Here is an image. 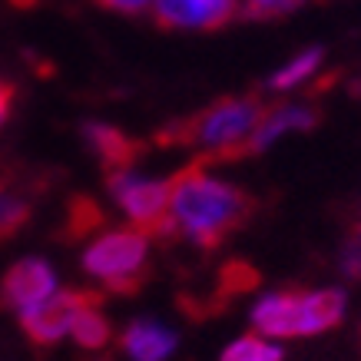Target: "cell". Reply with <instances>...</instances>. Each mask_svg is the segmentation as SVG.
<instances>
[{"label": "cell", "instance_id": "1", "mask_svg": "<svg viewBox=\"0 0 361 361\" xmlns=\"http://www.w3.org/2000/svg\"><path fill=\"white\" fill-rule=\"evenodd\" d=\"M245 212H249V196L229 176L209 166H189L169 179L163 229L189 245L212 249L245 219Z\"/></svg>", "mask_w": 361, "mask_h": 361}, {"label": "cell", "instance_id": "2", "mask_svg": "<svg viewBox=\"0 0 361 361\" xmlns=\"http://www.w3.org/2000/svg\"><path fill=\"white\" fill-rule=\"evenodd\" d=\"M348 312V295L335 285L322 288H275L255 298L249 318L252 329L275 341L318 338L325 331L338 329Z\"/></svg>", "mask_w": 361, "mask_h": 361}, {"label": "cell", "instance_id": "3", "mask_svg": "<svg viewBox=\"0 0 361 361\" xmlns=\"http://www.w3.org/2000/svg\"><path fill=\"white\" fill-rule=\"evenodd\" d=\"M153 255V239L130 222L90 232L80 252V269L103 292H130L142 282Z\"/></svg>", "mask_w": 361, "mask_h": 361}, {"label": "cell", "instance_id": "4", "mask_svg": "<svg viewBox=\"0 0 361 361\" xmlns=\"http://www.w3.org/2000/svg\"><path fill=\"white\" fill-rule=\"evenodd\" d=\"M262 103L255 97H226L199 113L189 123L186 140L202 156H235L252 146Z\"/></svg>", "mask_w": 361, "mask_h": 361}, {"label": "cell", "instance_id": "5", "mask_svg": "<svg viewBox=\"0 0 361 361\" xmlns=\"http://www.w3.org/2000/svg\"><path fill=\"white\" fill-rule=\"evenodd\" d=\"M106 192H110L113 209L136 229H163L166 206H169V179L156 173H146L140 166L120 163L110 169L106 179Z\"/></svg>", "mask_w": 361, "mask_h": 361}, {"label": "cell", "instance_id": "6", "mask_svg": "<svg viewBox=\"0 0 361 361\" xmlns=\"http://www.w3.org/2000/svg\"><path fill=\"white\" fill-rule=\"evenodd\" d=\"M66 285L60 279V272L54 269L50 259L44 255H23L7 269L4 285H0V295L4 305L13 312L17 322H30L33 315H40L50 302H54Z\"/></svg>", "mask_w": 361, "mask_h": 361}, {"label": "cell", "instance_id": "7", "mask_svg": "<svg viewBox=\"0 0 361 361\" xmlns=\"http://www.w3.org/2000/svg\"><path fill=\"white\" fill-rule=\"evenodd\" d=\"M156 20L169 30H216L239 13L235 0H153Z\"/></svg>", "mask_w": 361, "mask_h": 361}, {"label": "cell", "instance_id": "8", "mask_svg": "<svg viewBox=\"0 0 361 361\" xmlns=\"http://www.w3.org/2000/svg\"><path fill=\"white\" fill-rule=\"evenodd\" d=\"M120 351L126 361H173L179 351V331L163 318H133L120 331Z\"/></svg>", "mask_w": 361, "mask_h": 361}, {"label": "cell", "instance_id": "9", "mask_svg": "<svg viewBox=\"0 0 361 361\" xmlns=\"http://www.w3.org/2000/svg\"><path fill=\"white\" fill-rule=\"evenodd\" d=\"M315 120H318L315 106L305 103V99H285V103H275L269 110L262 106V116H259V126H255V136H252L249 149H255V153L272 149L275 142L288 140L295 133L312 130Z\"/></svg>", "mask_w": 361, "mask_h": 361}, {"label": "cell", "instance_id": "10", "mask_svg": "<svg viewBox=\"0 0 361 361\" xmlns=\"http://www.w3.org/2000/svg\"><path fill=\"white\" fill-rule=\"evenodd\" d=\"M80 298H83L80 292L63 288V292H60L40 315H33L30 322H23L20 329L27 331L37 345H56V341H66V335H70V322H73V312H77Z\"/></svg>", "mask_w": 361, "mask_h": 361}, {"label": "cell", "instance_id": "11", "mask_svg": "<svg viewBox=\"0 0 361 361\" xmlns=\"http://www.w3.org/2000/svg\"><path fill=\"white\" fill-rule=\"evenodd\" d=\"M322 70H325V50L322 47H305L295 56H288L282 66H275L265 87L272 93H279V97H292L298 90L312 87Z\"/></svg>", "mask_w": 361, "mask_h": 361}, {"label": "cell", "instance_id": "12", "mask_svg": "<svg viewBox=\"0 0 361 361\" xmlns=\"http://www.w3.org/2000/svg\"><path fill=\"white\" fill-rule=\"evenodd\" d=\"M66 338L73 341V345H80L83 351H103L113 338L106 312H103L93 298L83 295L77 312H73V322H70V335H66Z\"/></svg>", "mask_w": 361, "mask_h": 361}, {"label": "cell", "instance_id": "13", "mask_svg": "<svg viewBox=\"0 0 361 361\" xmlns=\"http://www.w3.org/2000/svg\"><path fill=\"white\" fill-rule=\"evenodd\" d=\"M83 142H87L103 163H110V166L130 163V156H133V142L126 140V133L110 126V123H103V120L83 123Z\"/></svg>", "mask_w": 361, "mask_h": 361}, {"label": "cell", "instance_id": "14", "mask_svg": "<svg viewBox=\"0 0 361 361\" xmlns=\"http://www.w3.org/2000/svg\"><path fill=\"white\" fill-rule=\"evenodd\" d=\"M219 361H285V348L282 341L252 329L245 335H239V338H232L219 351Z\"/></svg>", "mask_w": 361, "mask_h": 361}, {"label": "cell", "instance_id": "15", "mask_svg": "<svg viewBox=\"0 0 361 361\" xmlns=\"http://www.w3.org/2000/svg\"><path fill=\"white\" fill-rule=\"evenodd\" d=\"M27 219H30V199L13 186H0V239L13 235Z\"/></svg>", "mask_w": 361, "mask_h": 361}, {"label": "cell", "instance_id": "16", "mask_svg": "<svg viewBox=\"0 0 361 361\" xmlns=\"http://www.w3.org/2000/svg\"><path fill=\"white\" fill-rule=\"evenodd\" d=\"M305 0H239V11L252 13V17H279V13L295 11Z\"/></svg>", "mask_w": 361, "mask_h": 361}, {"label": "cell", "instance_id": "17", "mask_svg": "<svg viewBox=\"0 0 361 361\" xmlns=\"http://www.w3.org/2000/svg\"><path fill=\"white\" fill-rule=\"evenodd\" d=\"M341 269L348 275H361V216L351 229L348 242H345V249H341Z\"/></svg>", "mask_w": 361, "mask_h": 361}, {"label": "cell", "instance_id": "18", "mask_svg": "<svg viewBox=\"0 0 361 361\" xmlns=\"http://www.w3.org/2000/svg\"><path fill=\"white\" fill-rule=\"evenodd\" d=\"M103 7H110L116 13H126V17H136V13H149L153 11V0H99Z\"/></svg>", "mask_w": 361, "mask_h": 361}, {"label": "cell", "instance_id": "19", "mask_svg": "<svg viewBox=\"0 0 361 361\" xmlns=\"http://www.w3.org/2000/svg\"><path fill=\"white\" fill-rule=\"evenodd\" d=\"M11 113H13V90L7 83H0V130L11 123Z\"/></svg>", "mask_w": 361, "mask_h": 361}, {"label": "cell", "instance_id": "20", "mask_svg": "<svg viewBox=\"0 0 361 361\" xmlns=\"http://www.w3.org/2000/svg\"><path fill=\"white\" fill-rule=\"evenodd\" d=\"M235 4H239V0H235Z\"/></svg>", "mask_w": 361, "mask_h": 361}]
</instances>
